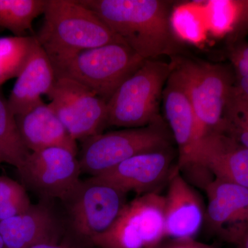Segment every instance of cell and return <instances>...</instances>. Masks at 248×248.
Masks as SVG:
<instances>
[{"instance_id": "13", "label": "cell", "mask_w": 248, "mask_h": 248, "mask_svg": "<svg viewBox=\"0 0 248 248\" xmlns=\"http://www.w3.org/2000/svg\"><path fill=\"white\" fill-rule=\"evenodd\" d=\"M205 190V221L222 239L234 244L248 230V188L214 179Z\"/></svg>"}, {"instance_id": "11", "label": "cell", "mask_w": 248, "mask_h": 248, "mask_svg": "<svg viewBox=\"0 0 248 248\" xmlns=\"http://www.w3.org/2000/svg\"><path fill=\"white\" fill-rule=\"evenodd\" d=\"M162 98L166 120L178 147L177 169L202 177L197 161L203 137L188 97L172 72Z\"/></svg>"}, {"instance_id": "2", "label": "cell", "mask_w": 248, "mask_h": 248, "mask_svg": "<svg viewBox=\"0 0 248 248\" xmlns=\"http://www.w3.org/2000/svg\"><path fill=\"white\" fill-rule=\"evenodd\" d=\"M35 35L52 63L78 52L124 42L97 15L76 0H47Z\"/></svg>"}, {"instance_id": "21", "label": "cell", "mask_w": 248, "mask_h": 248, "mask_svg": "<svg viewBox=\"0 0 248 248\" xmlns=\"http://www.w3.org/2000/svg\"><path fill=\"white\" fill-rule=\"evenodd\" d=\"M31 152L23 141L16 115L0 87V153L4 162L19 169Z\"/></svg>"}, {"instance_id": "25", "label": "cell", "mask_w": 248, "mask_h": 248, "mask_svg": "<svg viewBox=\"0 0 248 248\" xmlns=\"http://www.w3.org/2000/svg\"><path fill=\"white\" fill-rule=\"evenodd\" d=\"M227 47L235 78L248 76V42L244 39L227 45Z\"/></svg>"}, {"instance_id": "24", "label": "cell", "mask_w": 248, "mask_h": 248, "mask_svg": "<svg viewBox=\"0 0 248 248\" xmlns=\"http://www.w3.org/2000/svg\"><path fill=\"white\" fill-rule=\"evenodd\" d=\"M223 133L248 148V102L239 97L234 89L225 115Z\"/></svg>"}, {"instance_id": "12", "label": "cell", "mask_w": 248, "mask_h": 248, "mask_svg": "<svg viewBox=\"0 0 248 248\" xmlns=\"http://www.w3.org/2000/svg\"><path fill=\"white\" fill-rule=\"evenodd\" d=\"M170 147L135 155L92 177L126 195L129 192L138 196L157 192L156 189L169 180L175 170H172L174 153Z\"/></svg>"}, {"instance_id": "6", "label": "cell", "mask_w": 248, "mask_h": 248, "mask_svg": "<svg viewBox=\"0 0 248 248\" xmlns=\"http://www.w3.org/2000/svg\"><path fill=\"white\" fill-rule=\"evenodd\" d=\"M170 135L161 117L141 128L97 134L82 141L79 159L81 172L95 177L135 155L168 148L171 146Z\"/></svg>"}, {"instance_id": "1", "label": "cell", "mask_w": 248, "mask_h": 248, "mask_svg": "<svg viewBox=\"0 0 248 248\" xmlns=\"http://www.w3.org/2000/svg\"><path fill=\"white\" fill-rule=\"evenodd\" d=\"M143 60L177 57L182 47L171 25L173 1L78 0Z\"/></svg>"}, {"instance_id": "15", "label": "cell", "mask_w": 248, "mask_h": 248, "mask_svg": "<svg viewBox=\"0 0 248 248\" xmlns=\"http://www.w3.org/2000/svg\"><path fill=\"white\" fill-rule=\"evenodd\" d=\"M201 174L248 188V148L223 133L207 135L201 145L198 161Z\"/></svg>"}, {"instance_id": "30", "label": "cell", "mask_w": 248, "mask_h": 248, "mask_svg": "<svg viewBox=\"0 0 248 248\" xmlns=\"http://www.w3.org/2000/svg\"><path fill=\"white\" fill-rule=\"evenodd\" d=\"M0 248H5L4 241H3L2 237H1V234H0Z\"/></svg>"}, {"instance_id": "9", "label": "cell", "mask_w": 248, "mask_h": 248, "mask_svg": "<svg viewBox=\"0 0 248 248\" xmlns=\"http://www.w3.org/2000/svg\"><path fill=\"white\" fill-rule=\"evenodd\" d=\"M126 194L91 177L80 182L66 201L72 226L91 241L112 226L126 204Z\"/></svg>"}, {"instance_id": "26", "label": "cell", "mask_w": 248, "mask_h": 248, "mask_svg": "<svg viewBox=\"0 0 248 248\" xmlns=\"http://www.w3.org/2000/svg\"><path fill=\"white\" fill-rule=\"evenodd\" d=\"M201 244L195 239H170L164 240L156 248H199Z\"/></svg>"}, {"instance_id": "19", "label": "cell", "mask_w": 248, "mask_h": 248, "mask_svg": "<svg viewBox=\"0 0 248 248\" xmlns=\"http://www.w3.org/2000/svg\"><path fill=\"white\" fill-rule=\"evenodd\" d=\"M214 33L226 39L227 45L244 40L248 33V0L210 1Z\"/></svg>"}, {"instance_id": "31", "label": "cell", "mask_w": 248, "mask_h": 248, "mask_svg": "<svg viewBox=\"0 0 248 248\" xmlns=\"http://www.w3.org/2000/svg\"><path fill=\"white\" fill-rule=\"evenodd\" d=\"M3 162H4V158H3L2 155L0 153V164Z\"/></svg>"}, {"instance_id": "5", "label": "cell", "mask_w": 248, "mask_h": 248, "mask_svg": "<svg viewBox=\"0 0 248 248\" xmlns=\"http://www.w3.org/2000/svg\"><path fill=\"white\" fill-rule=\"evenodd\" d=\"M172 68V62L145 60L107 102V125L141 128L159 120V102Z\"/></svg>"}, {"instance_id": "4", "label": "cell", "mask_w": 248, "mask_h": 248, "mask_svg": "<svg viewBox=\"0 0 248 248\" xmlns=\"http://www.w3.org/2000/svg\"><path fill=\"white\" fill-rule=\"evenodd\" d=\"M145 60L126 44L116 42L81 50L52 64L56 79L78 81L108 102Z\"/></svg>"}, {"instance_id": "10", "label": "cell", "mask_w": 248, "mask_h": 248, "mask_svg": "<svg viewBox=\"0 0 248 248\" xmlns=\"http://www.w3.org/2000/svg\"><path fill=\"white\" fill-rule=\"evenodd\" d=\"M22 182L45 198L66 202L81 181L79 159L60 147L31 152L17 170Z\"/></svg>"}, {"instance_id": "8", "label": "cell", "mask_w": 248, "mask_h": 248, "mask_svg": "<svg viewBox=\"0 0 248 248\" xmlns=\"http://www.w3.org/2000/svg\"><path fill=\"white\" fill-rule=\"evenodd\" d=\"M47 97L49 105L76 141L102 133L107 125V102L78 81L57 79Z\"/></svg>"}, {"instance_id": "22", "label": "cell", "mask_w": 248, "mask_h": 248, "mask_svg": "<svg viewBox=\"0 0 248 248\" xmlns=\"http://www.w3.org/2000/svg\"><path fill=\"white\" fill-rule=\"evenodd\" d=\"M35 35L0 37V87L17 78L25 66L35 45Z\"/></svg>"}, {"instance_id": "17", "label": "cell", "mask_w": 248, "mask_h": 248, "mask_svg": "<svg viewBox=\"0 0 248 248\" xmlns=\"http://www.w3.org/2000/svg\"><path fill=\"white\" fill-rule=\"evenodd\" d=\"M56 79L52 62L36 38L30 56L8 99L13 113L21 115L38 104L42 96H47L53 89Z\"/></svg>"}, {"instance_id": "7", "label": "cell", "mask_w": 248, "mask_h": 248, "mask_svg": "<svg viewBox=\"0 0 248 248\" xmlns=\"http://www.w3.org/2000/svg\"><path fill=\"white\" fill-rule=\"evenodd\" d=\"M166 238L164 196L151 192L127 202L112 226L90 241L99 248H156Z\"/></svg>"}, {"instance_id": "27", "label": "cell", "mask_w": 248, "mask_h": 248, "mask_svg": "<svg viewBox=\"0 0 248 248\" xmlns=\"http://www.w3.org/2000/svg\"><path fill=\"white\" fill-rule=\"evenodd\" d=\"M234 93L248 102V76L235 78Z\"/></svg>"}, {"instance_id": "18", "label": "cell", "mask_w": 248, "mask_h": 248, "mask_svg": "<svg viewBox=\"0 0 248 248\" xmlns=\"http://www.w3.org/2000/svg\"><path fill=\"white\" fill-rule=\"evenodd\" d=\"M16 117L23 141L31 152L60 147L78 155L77 141L49 104L42 100Z\"/></svg>"}, {"instance_id": "32", "label": "cell", "mask_w": 248, "mask_h": 248, "mask_svg": "<svg viewBox=\"0 0 248 248\" xmlns=\"http://www.w3.org/2000/svg\"><path fill=\"white\" fill-rule=\"evenodd\" d=\"M236 248H237V247H236Z\"/></svg>"}, {"instance_id": "20", "label": "cell", "mask_w": 248, "mask_h": 248, "mask_svg": "<svg viewBox=\"0 0 248 248\" xmlns=\"http://www.w3.org/2000/svg\"><path fill=\"white\" fill-rule=\"evenodd\" d=\"M47 0H0V29L16 37L35 35L32 22L45 13Z\"/></svg>"}, {"instance_id": "23", "label": "cell", "mask_w": 248, "mask_h": 248, "mask_svg": "<svg viewBox=\"0 0 248 248\" xmlns=\"http://www.w3.org/2000/svg\"><path fill=\"white\" fill-rule=\"evenodd\" d=\"M31 205L24 186L11 178L0 177V221L24 213Z\"/></svg>"}, {"instance_id": "16", "label": "cell", "mask_w": 248, "mask_h": 248, "mask_svg": "<svg viewBox=\"0 0 248 248\" xmlns=\"http://www.w3.org/2000/svg\"><path fill=\"white\" fill-rule=\"evenodd\" d=\"M0 234L6 248H30L42 244H59L61 226L45 204H31L24 213L0 221Z\"/></svg>"}, {"instance_id": "29", "label": "cell", "mask_w": 248, "mask_h": 248, "mask_svg": "<svg viewBox=\"0 0 248 248\" xmlns=\"http://www.w3.org/2000/svg\"><path fill=\"white\" fill-rule=\"evenodd\" d=\"M30 248H76L70 247V246H64L60 244H42L32 246Z\"/></svg>"}, {"instance_id": "3", "label": "cell", "mask_w": 248, "mask_h": 248, "mask_svg": "<svg viewBox=\"0 0 248 248\" xmlns=\"http://www.w3.org/2000/svg\"><path fill=\"white\" fill-rule=\"evenodd\" d=\"M172 73L187 94L203 139L223 133L225 115L234 89L235 75L231 65L172 58Z\"/></svg>"}, {"instance_id": "28", "label": "cell", "mask_w": 248, "mask_h": 248, "mask_svg": "<svg viewBox=\"0 0 248 248\" xmlns=\"http://www.w3.org/2000/svg\"><path fill=\"white\" fill-rule=\"evenodd\" d=\"M239 248H248V230L243 233L235 244Z\"/></svg>"}, {"instance_id": "14", "label": "cell", "mask_w": 248, "mask_h": 248, "mask_svg": "<svg viewBox=\"0 0 248 248\" xmlns=\"http://www.w3.org/2000/svg\"><path fill=\"white\" fill-rule=\"evenodd\" d=\"M205 208L198 193L175 169L164 196L166 238L194 239L205 221Z\"/></svg>"}]
</instances>
